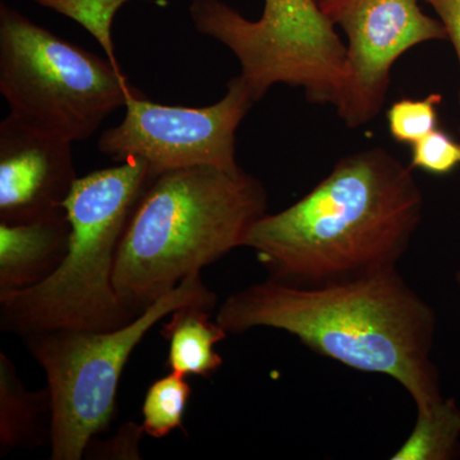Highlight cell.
Segmentation results:
<instances>
[{
    "instance_id": "obj_1",
    "label": "cell",
    "mask_w": 460,
    "mask_h": 460,
    "mask_svg": "<svg viewBox=\"0 0 460 460\" xmlns=\"http://www.w3.org/2000/svg\"><path fill=\"white\" fill-rule=\"evenodd\" d=\"M413 175L390 151L341 157L307 195L248 230L269 279L321 287L398 268L423 217Z\"/></svg>"
},
{
    "instance_id": "obj_2",
    "label": "cell",
    "mask_w": 460,
    "mask_h": 460,
    "mask_svg": "<svg viewBox=\"0 0 460 460\" xmlns=\"http://www.w3.org/2000/svg\"><path fill=\"white\" fill-rule=\"evenodd\" d=\"M215 320L233 335L281 330L319 356L389 376L416 410L444 398L432 359L438 316L398 268L321 287L260 281L230 295Z\"/></svg>"
},
{
    "instance_id": "obj_3",
    "label": "cell",
    "mask_w": 460,
    "mask_h": 460,
    "mask_svg": "<svg viewBox=\"0 0 460 460\" xmlns=\"http://www.w3.org/2000/svg\"><path fill=\"white\" fill-rule=\"evenodd\" d=\"M268 210L252 174L199 165L157 174L144 190L118 248L114 287L138 316L184 278L243 247Z\"/></svg>"
},
{
    "instance_id": "obj_4",
    "label": "cell",
    "mask_w": 460,
    "mask_h": 460,
    "mask_svg": "<svg viewBox=\"0 0 460 460\" xmlns=\"http://www.w3.org/2000/svg\"><path fill=\"white\" fill-rule=\"evenodd\" d=\"M146 160L77 178L65 208L69 226L63 262L38 286L0 293V328L20 335L56 329L109 332L135 320L114 287L115 260L124 230L148 183Z\"/></svg>"
},
{
    "instance_id": "obj_5",
    "label": "cell",
    "mask_w": 460,
    "mask_h": 460,
    "mask_svg": "<svg viewBox=\"0 0 460 460\" xmlns=\"http://www.w3.org/2000/svg\"><path fill=\"white\" fill-rule=\"evenodd\" d=\"M217 296L192 272L131 323L109 332L56 329L25 335L53 401V460H81L96 435L111 426L124 367L142 339L183 305L213 311Z\"/></svg>"
},
{
    "instance_id": "obj_6",
    "label": "cell",
    "mask_w": 460,
    "mask_h": 460,
    "mask_svg": "<svg viewBox=\"0 0 460 460\" xmlns=\"http://www.w3.org/2000/svg\"><path fill=\"white\" fill-rule=\"evenodd\" d=\"M0 93L11 114L69 142L95 135L135 89L122 69L0 5Z\"/></svg>"
},
{
    "instance_id": "obj_7",
    "label": "cell",
    "mask_w": 460,
    "mask_h": 460,
    "mask_svg": "<svg viewBox=\"0 0 460 460\" xmlns=\"http://www.w3.org/2000/svg\"><path fill=\"white\" fill-rule=\"evenodd\" d=\"M193 26L228 48L256 102L278 84L337 108L349 81L347 47L316 0H265L250 21L223 0H192Z\"/></svg>"
},
{
    "instance_id": "obj_8",
    "label": "cell",
    "mask_w": 460,
    "mask_h": 460,
    "mask_svg": "<svg viewBox=\"0 0 460 460\" xmlns=\"http://www.w3.org/2000/svg\"><path fill=\"white\" fill-rule=\"evenodd\" d=\"M255 104L241 75L229 81L222 100L204 108L156 104L133 93L122 122L100 135L99 151L117 163L141 157L156 175L199 165L239 172L235 133Z\"/></svg>"
},
{
    "instance_id": "obj_9",
    "label": "cell",
    "mask_w": 460,
    "mask_h": 460,
    "mask_svg": "<svg viewBox=\"0 0 460 460\" xmlns=\"http://www.w3.org/2000/svg\"><path fill=\"white\" fill-rule=\"evenodd\" d=\"M347 36L349 81L337 113L349 128L372 122L383 111L396 60L417 45L447 40L440 20L420 0H328L321 5Z\"/></svg>"
},
{
    "instance_id": "obj_10",
    "label": "cell",
    "mask_w": 460,
    "mask_h": 460,
    "mask_svg": "<svg viewBox=\"0 0 460 460\" xmlns=\"http://www.w3.org/2000/svg\"><path fill=\"white\" fill-rule=\"evenodd\" d=\"M77 174L72 142L9 114L0 123V223L62 213Z\"/></svg>"
},
{
    "instance_id": "obj_11",
    "label": "cell",
    "mask_w": 460,
    "mask_h": 460,
    "mask_svg": "<svg viewBox=\"0 0 460 460\" xmlns=\"http://www.w3.org/2000/svg\"><path fill=\"white\" fill-rule=\"evenodd\" d=\"M69 237L66 210L33 222L0 223V293L48 279L65 260Z\"/></svg>"
},
{
    "instance_id": "obj_12",
    "label": "cell",
    "mask_w": 460,
    "mask_h": 460,
    "mask_svg": "<svg viewBox=\"0 0 460 460\" xmlns=\"http://www.w3.org/2000/svg\"><path fill=\"white\" fill-rule=\"evenodd\" d=\"M53 401L50 390L27 389L16 366L0 353V454L51 445Z\"/></svg>"
},
{
    "instance_id": "obj_13",
    "label": "cell",
    "mask_w": 460,
    "mask_h": 460,
    "mask_svg": "<svg viewBox=\"0 0 460 460\" xmlns=\"http://www.w3.org/2000/svg\"><path fill=\"white\" fill-rule=\"evenodd\" d=\"M211 311L199 305H183L172 311L160 334L168 341V366L181 376L210 377L223 366L215 345L228 338V332L211 321Z\"/></svg>"
},
{
    "instance_id": "obj_14",
    "label": "cell",
    "mask_w": 460,
    "mask_h": 460,
    "mask_svg": "<svg viewBox=\"0 0 460 460\" xmlns=\"http://www.w3.org/2000/svg\"><path fill=\"white\" fill-rule=\"evenodd\" d=\"M460 458V408L444 398L417 410L410 436L390 456L392 460H453Z\"/></svg>"
},
{
    "instance_id": "obj_15",
    "label": "cell",
    "mask_w": 460,
    "mask_h": 460,
    "mask_svg": "<svg viewBox=\"0 0 460 460\" xmlns=\"http://www.w3.org/2000/svg\"><path fill=\"white\" fill-rule=\"evenodd\" d=\"M190 394L192 389L186 377L174 372L154 381L142 404L145 434L163 438L181 428Z\"/></svg>"
},
{
    "instance_id": "obj_16",
    "label": "cell",
    "mask_w": 460,
    "mask_h": 460,
    "mask_svg": "<svg viewBox=\"0 0 460 460\" xmlns=\"http://www.w3.org/2000/svg\"><path fill=\"white\" fill-rule=\"evenodd\" d=\"M41 7L71 18L102 45L111 65L120 68L115 57L111 25L117 12L129 0H33Z\"/></svg>"
},
{
    "instance_id": "obj_17",
    "label": "cell",
    "mask_w": 460,
    "mask_h": 460,
    "mask_svg": "<svg viewBox=\"0 0 460 460\" xmlns=\"http://www.w3.org/2000/svg\"><path fill=\"white\" fill-rule=\"evenodd\" d=\"M443 102L440 93L423 99H401L386 111L387 128L393 140L413 145L440 127L438 108Z\"/></svg>"
},
{
    "instance_id": "obj_18",
    "label": "cell",
    "mask_w": 460,
    "mask_h": 460,
    "mask_svg": "<svg viewBox=\"0 0 460 460\" xmlns=\"http://www.w3.org/2000/svg\"><path fill=\"white\" fill-rule=\"evenodd\" d=\"M410 166L438 177L452 174L460 168V142L438 127L411 145Z\"/></svg>"
},
{
    "instance_id": "obj_19",
    "label": "cell",
    "mask_w": 460,
    "mask_h": 460,
    "mask_svg": "<svg viewBox=\"0 0 460 460\" xmlns=\"http://www.w3.org/2000/svg\"><path fill=\"white\" fill-rule=\"evenodd\" d=\"M144 428L136 423H124L119 432L111 440L99 443V450H87L84 456L93 459H140V443Z\"/></svg>"
},
{
    "instance_id": "obj_20",
    "label": "cell",
    "mask_w": 460,
    "mask_h": 460,
    "mask_svg": "<svg viewBox=\"0 0 460 460\" xmlns=\"http://www.w3.org/2000/svg\"><path fill=\"white\" fill-rule=\"evenodd\" d=\"M434 9L452 42L460 66V0H425ZM460 105V90H459Z\"/></svg>"
},
{
    "instance_id": "obj_21",
    "label": "cell",
    "mask_w": 460,
    "mask_h": 460,
    "mask_svg": "<svg viewBox=\"0 0 460 460\" xmlns=\"http://www.w3.org/2000/svg\"><path fill=\"white\" fill-rule=\"evenodd\" d=\"M456 287H458V289L460 290V270L456 272Z\"/></svg>"
},
{
    "instance_id": "obj_22",
    "label": "cell",
    "mask_w": 460,
    "mask_h": 460,
    "mask_svg": "<svg viewBox=\"0 0 460 460\" xmlns=\"http://www.w3.org/2000/svg\"><path fill=\"white\" fill-rule=\"evenodd\" d=\"M316 2H317V4H319L321 7V5H323V3L328 2V0H316Z\"/></svg>"
}]
</instances>
